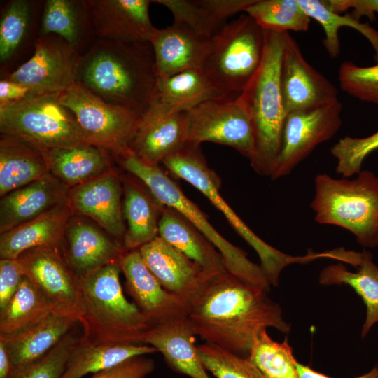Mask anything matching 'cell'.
<instances>
[{
  "label": "cell",
  "instance_id": "6da1fadb",
  "mask_svg": "<svg viewBox=\"0 0 378 378\" xmlns=\"http://www.w3.org/2000/svg\"><path fill=\"white\" fill-rule=\"evenodd\" d=\"M269 290L228 272L210 278L188 302V317L206 343L248 357L261 332L268 328L288 334L290 325Z\"/></svg>",
  "mask_w": 378,
  "mask_h": 378
},
{
  "label": "cell",
  "instance_id": "7a4b0ae2",
  "mask_svg": "<svg viewBox=\"0 0 378 378\" xmlns=\"http://www.w3.org/2000/svg\"><path fill=\"white\" fill-rule=\"evenodd\" d=\"M158 75L150 43L98 38L82 55L76 83L102 99L144 114Z\"/></svg>",
  "mask_w": 378,
  "mask_h": 378
},
{
  "label": "cell",
  "instance_id": "3957f363",
  "mask_svg": "<svg viewBox=\"0 0 378 378\" xmlns=\"http://www.w3.org/2000/svg\"><path fill=\"white\" fill-rule=\"evenodd\" d=\"M285 32L265 31L260 66L239 95L253 130L254 150L249 160L256 173L271 176L280 152L287 113L281 89Z\"/></svg>",
  "mask_w": 378,
  "mask_h": 378
},
{
  "label": "cell",
  "instance_id": "277c9868",
  "mask_svg": "<svg viewBox=\"0 0 378 378\" xmlns=\"http://www.w3.org/2000/svg\"><path fill=\"white\" fill-rule=\"evenodd\" d=\"M119 260L78 277L85 344H143L147 320L134 302L125 298L120 281Z\"/></svg>",
  "mask_w": 378,
  "mask_h": 378
},
{
  "label": "cell",
  "instance_id": "5b68a950",
  "mask_svg": "<svg viewBox=\"0 0 378 378\" xmlns=\"http://www.w3.org/2000/svg\"><path fill=\"white\" fill-rule=\"evenodd\" d=\"M356 175L352 179L316 175L310 206L316 223L347 230L358 244L373 248L378 246V176L369 170Z\"/></svg>",
  "mask_w": 378,
  "mask_h": 378
},
{
  "label": "cell",
  "instance_id": "8992f818",
  "mask_svg": "<svg viewBox=\"0 0 378 378\" xmlns=\"http://www.w3.org/2000/svg\"><path fill=\"white\" fill-rule=\"evenodd\" d=\"M117 160L126 171L142 181L162 204L180 213L216 248L229 273L270 290L271 285L261 266L251 261L243 249L224 238L160 165L146 164L130 149Z\"/></svg>",
  "mask_w": 378,
  "mask_h": 378
},
{
  "label": "cell",
  "instance_id": "52a82bcc",
  "mask_svg": "<svg viewBox=\"0 0 378 378\" xmlns=\"http://www.w3.org/2000/svg\"><path fill=\"white\" fill-rule=\"evenodd\" d=\"M201 144L188 142L178 151L166 158L162 164L178 178L187 181L200 191L228 220L234 230L258 254L260 266L270 285L276 286L282 270L294 263H307L316 260L309 252L303 256H293L274 248L261 238L239 218L220 195L221 181L211 169L202 153Z\"/></svg>",
  "mask_w": 378,
  "mask_h": 378
},
{
  "label": "cell",
  "instance_id": "ba28073f",
  "mask_svg": "<svg viewBox=\"0 0 378 378\" xmlns=\"http://www.w3.org/2000/svg\"><path fill=\"white\" fill-rule=\"evenodd\" d=\"M265 30L246 13L226 23L211 38L202 70L224 96H239L260 65Z\"/></svg>",
  "mask_w": 378,
  "mask_h": 378
},
{
  "label": "cell",
  "instance_id": "9c48e42d",
  "mask_svg": "<svg viewBox=\"0 0 378 378\" xmlns=\"http://www.w3.org/2000/svg\"><path fill=\"white\" fill-rule=\"evenodd\" d=\"M59 96L41 95L0 105L1 134L41 151L88 144L74 115L59 102Z\"/></svg>",
  "mask_w": 378,
  "mask_h": 378
},
{
  "label": "cell",
  "instance_id": "30bf717a",
  "mask_svg": "<svg viewBox=\"0 0 378 378\" xmlns=\"http://www.w3.org/2000/svg\"><path fill=\"white\" fill-rule=\"evenodd\" d=\"M74 115L87 142L118 158L130 148L142 114L109 103L75 83L59 96Z\"/></svg>",
  "mask_w": 378,
  "mask_h": 378
},
{
  "label": "cell",
  "instance_id": "8fae6325",
  "mask_svg": "<svg viewBox=\"0 0 378 378\" xmlns=\"http://www.w3.org/2000/svg\"><path fill=\"white\" fill-rule=\"evenodd\" d=\"M189 142L204 141L230 146L250 160L254 136L250 118L239 96L203 102L187 111Z\"/></svg>",
  "mask_w": 378,
  "mask_h": 378
},
{
  "label": "cell",
  "instance_id": "7c38bea8",
  "mask_svg": "<svg viewBox=\"0 0 378 378\" xmlns=\"http://www.w3.org/2000/svg\"><path fill=\"white\" fill-rule=\"evenodd\" d=\"M342 111L337 99L316 108L287 113L272 179L290 174L317 146L331 139L341 127Z\"/></svg>",
  "mask_w": 378,
  "mask_h": 378
},
{
  "label": "cell",
  "instance_id": "4fadbf2b",
  "mask_svg": "<svg viewBox=\"0 0 378 378\" xmlns=\"http://www.w3.org/2000/svg\"><path fill=\"white\" fill-rule=\"evenodd\" d=\"M81 56L58 36H39L31 57L5 78L27 85L38 95L60 94L76 83Z\"/></svg>",
  "mask_w": 378,
  "mask_h": 378
},
{
  "label": "cell",
  "instance_id": "5bb4252c",
  "mask_svg": "<svg viewBox=\"0 0 378 378\" xmlns=\"http://www.w3.org/2000/svg\"><path fill=\"white\" fill-rule=\"evenodd\" d=\"M27 276L46 300L52 312L78 321L80 292L78 277L71 269L60 247H40L18 258Z\"/></svg>",
  "mask_w": 378,
  "mask_h": 378
},
{
  "label": "cell",
  "instance_id": "9a60e30c",
  "mask_svg": "<svg viewBox=\"0 0 378 378\" xmlns=\"http://www.w3.org/2000/svg\"><path fill=\"white\" fill-rule=\"evenodd\" d=\"M126 292L150 328L188 316V304L165 290L145 264L139 249L125 251L119 258Z\"/></svg>",
  "mask_w": 378,
  "mask_h": 378
},
{
  "label": "cell",
  "instance_id": "2e32d148",
  "mask_svg": "<svg viewBox=\"0 0 378 378\" xmlns=\"http://www.w3.org/2000/svg\"><path fill=\"white\" fill-rule=\"evenodd\" d=\"M281 89L287 113L316 108L338 99L337 88L306 61L289 32H285Z\"/></svg>",
  "mask_w": 378,
  "mask_h": 378
},
{
  "label": "cell",
  "instance_id": "e0dca14e",
  "mask_svg": "<svg viewBox=\"0 0 378 378\" xmlns=\"http://www.w3.org/2000/svg\"><path fill=\"white\" fill-rule=\"evenodd\" d=\"M188 142L187 112H165L150 106L142 115L129 148L146 164L158 166Z\"/></svg>",
  "mask_w": 378,
  "mask_h": 378
},
{
  "label": "cell",
  "instance_id": "ac0fdd59",
  "mask_svg": "<svg viewBox=\"0 0 378 378\" xmlns=\"http://www.w3.org/2000/svg\"><path fill=\"white\" fill-rule=\"evenodd\" d=\"M98 38L150 43L157 31L150 18V0H88Z\"/></svg>",
  "mask_w": 378,
  "mask_h": 378
},
{
  "label": "cell",
  "instance_id": "d6986e66",
  "mask_svg": "<svg viewBox=\"0 0 378 378\" xmlns=\"http://www.w3.org/2000/svg\"><path fill=\"white\" fill-rule=\"evenodd\" d=\"M147 267L167 291L187 302L213 276L160 237L139 248Z\"/></svg>",
  "mask_w": 378,
  "mask_h": 378
},
{
  "label": "cell",
  "instance_id": "ffe728a7",
  "mask_svg": "<svg viewBox=\"0 0 378 378\" xmlns=\"http://www.w3.org/2000/svg\"><path fill=\"white\" fill-rule=\"evenodd\" d=\"M120 178L112 170L68 191L72 211L95 220L110 234L122 239L125 233L121 206Z\"/></svg>",
  "mask_w": 378,
  "mask_h": 378
},
{
  "label": "cell",
  "instance_id": "44dd1931",
  "mask_svg": "<svg viewBox=\"0 0 378 378\" xmlns=\"http://www.w3.org/2000/svg\"><path fill=\"white\" fill-rule=\"evenodd\" d=\"M158 78H167L190 69H202L211 38L190 28L174 23L158 29L150 41Z\"/></svg>",
  "mask_w": 378,
  "mask_h": 378
},
{
  "label": "cell",
  "instance_id": "7402d4cb",
  "mask_svg": "<svg viewBox=\"0 0 378 378\" xmlns=\"http://www.w3.org/2000/svg\"><path fill=\"white\" fill-rule=\"evenodd\" d=\"M196 334L188 317L150 328L142 344L155 347L173 370L190 378H211L195 345Z\"/></svg>",
  "mask_w": 378,
  "mask_h": 378
},
{
  "label": "cell",
  "instance_id": "603a6c76",
  "mask_svg": "<svg viewBox=\"0 0 378 378\" xmlns=\"http://www.w3.org/2000/svg\"><path fill=\"white\" fill-rule=\"evenodd\" d=\"M78 324V320L74 317L51 312L21 331L0 335V341L6 348L15 374L46 356Z\"/></svg>",
  "mask_w": 378,
  "mask_h": 378
},
{
  "label": "cell",
  "instance_id": "cb8c5ba5",
  "mask_svg": "<svg viewBox=\"0 0 378 378\" xmlns=\"http://www.w3.org/2000/svg\"><path fill=\"white\" fill-rule=\"evenodd\" d=\"M68 188L51 174L1 197L0 232L27 223L66 200Z\"/></svg>",
  "mask_w": 378,
  "mask_h": 378
},
{
  "label": "cell",
  "instance_id": "d4e9b609",
  "mask_svg": "<svg viewBox=\"0 0 378 378\" xmlns=\"http://www.w3.org/2000/svg\"><path fill=\"white\" fill-rule=\"evenodd\" d=\"M72 211L66 200L34 219L1 233V259H18L35 248L60 247Z\"/></svg>",
  "mask_w": 378,
  "mask_h": 378
},
{
  "label": "cell",
  "instance_id": "484cf974",
  "mask_svg": "<svg viewBox=\"0 0 378 378\" xmlns=\"http://www.w3.org/2000/svg\"><path fill=\"white\" fill-rule=\"evenodd\" d=\"M64 234L67 247L63 253L78 277L87 276L118 261L125 252L121 245L114 243L99 229L83 220L69 221Z\"/></svg>",
  "mask_w": 378,
  "mask_h": 378
},
{
  "label": "cell",
  "instance_id": "4316f807",
  "mask_svg": "<svg viewBox=\"0 0 378 378\" xmlns=\"http://www.w3.org/2000/svg\"><path fill=\"white\" fill-rule=\"evenodd\" d=\"M124 178L123 216L127 227L122 240L125 251L139 249L158 236L159 221L164 206L139 178Z\"/></svg>",
  "mask_w": 378,
  "mask_h": 378
},
{
  "label": "cell",
  "instance_id": "83f0119b",
  "mask_svg": "<svg viewBox=\"0 0 378 378\" xmlns=\"http://www.w3.org/2000/svg\"><path fill=\"white\" fill-rule=\"evenodd\" d=\"M158 236L166 242L213 274L227 272L216 248L184 216L164 206L159 221Z\"/></svg>",
  "mask_w": 378,
  "mask_h": 378
},
{
  "label": "cell",
  "instance_id": "f1b7e54d",
  "mask_svg": "<svg viewBox=\"0 0 378 378\" xmlns=\"http://www.w3.org/2000/svg\"><path fill=\"white\" fill-rule=\"evenodd\" d=\"M50 173L67 188L76 186L110 172L108 153L82 144L42 151Z\"/></svg>",
  "mask_w": 378,
  "mask_h": 378
},
{
  "label": "cell",
  "instance_id": "f546056e",
  "mask_svg": "<svg viewBox=\"0 0 378 378\" xmlns=\"http://www.w3.org/2000/svg\"><path fill=\"white\" fill-rule=\"evenodd\" d=\"M222 97L227 96L219 92L202 69H190L158 78L150 106L165 112H187L203 102Z\"/></svg>",
  "mask_w": 378,
  "mask_h": 378
},
{
  "label": "cell",
  "instance_id": "4dcf8cb0",
  "mask_svg": "<svg viewBox=\"0 0 378 378\" xmlns=\"http://www.w3.org/2000/svg\"><path fill=\"white\" fill-rule=\"evenodd\" d=\"M50 174L43 152L15 137L1 134L0 196Z\"/></svg>",
  "mask_w": 378,
  "mask_h": 378
},
{
  "label": "cell",
  "instance_id": "1f68e13d",
  "mask_svg": "<svg viewBox=\"0 0 378 378\" xmlns=\"http://www.w3.org/2000/svg\"><path fill=\"white\" fill-rule=\"evenodd\" d=\"M56 35L83 55L94 34L88 1L47 0L41 19L39 36Z\"/></svg>",
  "mask_w": 378,
  "mask_h": 378
},
{
  "label": "cell",
  "instance_id": "d6a6232c",
  "mask_svg": "<svg viewBox=\"0 0 378 378\" xmlns=\"http://www.w3.org/2000/svg\"><path fill=\"white\" fill-rule=\"evenodd\" d=\"M318 282L323 286L346 285L362 298L366 306V317L361 329L364 338L378 323V266L373 262L371 252L364 249L358 271H349L342 262L323 267Z\"/></svg>",
  "mask_w": 378,
  "mask_h": 378
},
{
  "label": "cell",
  "instance_id": "836d02e7",
  "mask_svg": "<svg viewBox=\"0 0 378 378\" xmlns=\"http://www.w3.org/2000/svg\"><path fill=\"white\" fill-rule=\"evenodd\" d=\"M158 352L148 344H85L74 349L60 378H82L113 368L136 356Z\"/></svg>",
  "mask_w": 378,
  "mask_h": 378
},
{
  "label": "cell",
  "instance_id": "e575fe53",
  "mask_svg": "<svg viewBox=\"0 0 378 378\" xmlns=\"http://www.w3.org/2000/svg\"><path fill=\"white\" fill-rule=\"evenodd\" d=\"M52 312L34 284L24 276L7 305L0 310V335L16 333Z\"/></svg>",
  "mask_w": 378,
  "mask_h": 378
},
{
  "label": "cell",
  "instance_id": "d590c367",
  "mask_svg": "<svg viewBox=\"0 0 378 378\" xmlns=\"http://www.w3.org/2000/svg\"><path fill=\"white\" fill-rule=\"evenodd\" d=\"M307 15L317 21L325 33L323 45L331 58L340 54V42L338 31L340 27L354 28L365 36L374 50V60L378 63V31L368 23H362L354 18L350 13L344 15L330 11L321 0H298Z\"/></svg>",
  "mask_w": 378,
  "mask_h": 378
},
{
  "label": "cell",
  "instance_id": "8d00e7d4",
  "mask_svg": "<svg viewBox=\"0 0 378 378\" xmlns=\"http://www.w3.org/2000/svg\"><path fill=\"white\" fill-rule=\"evenodd\" d=\"M36 2L11 0L1 9L0 62L12 60L28 40L34 24Z\"/></svg>",
  "mask_w": 378,
  "mask_h": 378
},
{
  "label": "cell",
  "instance_id": "74e56055",
  "mask_svg": "<svg viewBox=\"0 0 378 378\" xmlns=\"http://www.w3.org/2000/svg\"><path fill=\"white\" fill-rule=\"evenodd\" d=\"M265 31H307L311 18L298 0H254L244 10Z\"/></svg>",
  "mask_w": 378,
  "mask_h": 378
},
{
  "label": "cell",
  "instance_id": "f35d334b",
  "mask_svg": "<svg viewBox=\"0 0 378 378\" xmlns=\"http://www.w3.org/2000/svg\"><path fill=\"white\" fill-rule=\"evenodd\" d=\"M247 358L266 378H299L298 360L287 338L282 342H276L267 330L257 337Z\"/></svg>",
  "mask_w": 378,
  "mask_h": 378
},
{
  "label": "cell",
  "instance_id": "ab89813d",
  "mask_svg": "<svg viewBox=\"0 0 378 378\" xmlns=\"http://www.w3.org/2000/svg\"><path fill=\"white\" fill-rule=\"evenodd\" d=\"M197 347L205 369L216 378H266L247 357L209 343Z\"/></svg>",
  "mask_w": 378,
  "mask_h": 378
},
{
  "label": "cell",
  "instance_id": "60d3db41",
  "mask_svg": "<svg viewBox=\"0 0 378 378\" xmlns=\"http://www.w3.org/2000/svg\"><path fill=\"white\" fill-rule=\"evenodd\" d=\"M167 8L174 23L184 25L197 34L211 38L227 22L218 19L202 0H155Z\"/></svg>",
  "mask_w": 378,
  "mask_h": 378
},
{
  "label": "cell",
  "instance_id": "b9f144b4",
  "mask_svg": "<svg viewBox=\"0 0 378 378\" xmlns=\"http://www.w3.org/2000/svg\"><path fill=\"white\" fill-rule=\"evenodd\" d=\"M377 149L378 131L365 137L340 138L330 149L337 160V173L344 178L356 175L362 170L365 159Z\"/></svg>",
  "mask_w": 378,
  "mask_h": 378
},
{
  "label": "cell",
  "instance_id": "7bdbcfd3",
  "mask_svg": "<svg viewBox=\"0 0 378 378\" xmlns=\"http://www.w3.org/2000/svg\"><path fill=\"white\" fill-rule=\"evenodd\" d=\"M81 337L75 327L46 356L15 373L14 378H60Z\"/></svg>",
  "mask_w": 378,
  "mask_h": 378
},
{
  "label": "cell",
  "instance_id": "ee69618b",
  "mask_svg": "<svg viewBox=\"0 0 378 378\" xmlns=\"http://www.w3.org/2000/svg\"><path fill=\"white\" fill-rule=\"evenodd\" d=\"M338 80L341 89L350 96L378 106V63L360 66L344 62L339 68Z\"/></svg>",
  "mask_w": 378,
  "mask_h": 378
},
{
  "label": "cell",
  "instance_id": "f6af8a7d",
  "mask_svg": "<svg viewBox=\"0 0 378 378\" xmlns=\"http://www.w3.org/2000/svg\"><path fill=\"white\" fill-rule=\"evenodd\" d=\"M155 369L153 359L146 356L132 358L117 366L92 374L90 378H145Z\"/></svg>",
  "mask_w": 378,
  "mask_h": 378
},
{
  "label": "cell",
  "instance_id": "bcb514c9",
  "mask_svg": "<svg viewBox=\"0 0 378 378\" xmlns=\"http://www.w3.org/2000/svg\"><path fill=\"white\" fill-rule=\"evenodd\" d=\"M24 276L18 259L0 260V310L9 302Z\"/></svg>",
  "mask_w": 378,
  "mask_h": 378
},
{
  "label": "cell",
  "instance_id": "7dc6e473",
  "mask_svg": "<svg viewBox=\"0 0 378 378\" xmlns=\"http://www.w3.org/2000/svg\"><path fill=\"white\" fill-rule=\"evenodd\" d=\"M323 3L330 11L337 14L353 8L350 14L358 21L363 16L374 21L378 14V0H327Z\"/></svg>",
  "mask_w": 378,
  "mask_h": 378
},
{
  "label": "cell",
  "instance_id": "c3c4849f",
  "mask_svg": "<svg viewBox=\"0 0 378 378\" xmlns=\"http://www.w3.org/2000/svg\"><path fill=\"white\" fill-rule=\"evenodd\" d=\"M38 95L24 84L6 78L0 80V105L20 102Z\"/></svg>",
  "mask_w": 378,
  "mask_h": 378
},
{
  "label": "cell",
  "instance_id": "681fc988",
  "mask_svg": "<svg viewBox=\"0 0 378 378\" xmlns=\"http://www.w3.org/2000/svg\"><path fill=\"white\" fill-rule=\"evenodd\" d=\"M297 370L299 378H332L299 362L297 363ZM354 378H378V367H374L368 372Z\"/></svg>",
  "mask_w": 378,
  "mask_h": 378
},
{
  "label": "cell",
  "instance_id": "f907efd6",
  "mask_svg": "<svg viewBox=\"0 0 378 378\" xmlns=\"http://www.w3.org/2000/svg\"><path fill=\"white\" fill-rule=\"evenodd\" d=\"M15 369L6 348L0 341V378H14Z\"/></svg>",
  "mask_w": 378,
  "mask_h": 378
}]
</instances>
